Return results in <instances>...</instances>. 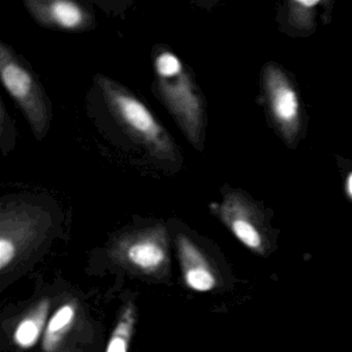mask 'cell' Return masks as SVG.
Masks as SVG:
<instances>
[{
	"label": "cell",
	"instance_id": "cell-7",
	"mask_svg": "<svg viewBox=\"0 0 352 352\" xmlns=\"http://www.w3.org/2000/svg\"><path fill=\"white\" fill-rule=\"evenodd\" d=\"M176 247L186 285L199 292L213 289L217 285V277L203 251L184 234L177 236Z\"/></svg>",
	"mask_w": 352,
	"mask_h": 352
},
{
	"label": "cell",
	"instance_id": "cell-11",
	"mask_svg": "<svg viewBox=\"0 0 352 352\" xmlns=\"http://www.w3.org/2000/svg\"><path fill=\"white\" fill-rule=\"evenodd\" d=\"M137 320V311L133 302H127L121 311L116 327L107 345L106 352H129Z\"/></svg>",
	"mask_w": 352,
	"mask_h": 352
},
{
	"label": "cell",
	"instance_id": "cell-8",
	"mask_svg": "<svg viewBox=\"0 0 352 352\" xmlns=\"http://www.w3.org/2000/svg\"><path fill=\"white\" fill-rule=\"evenodd\" d=\"M213 209L219 212L220 217L224 223L228 226L232 234L240 240L245 246L254 252L263 254L265 244L263 236L252 222L245 216L242 206L236 199H228L222 206L214 205Z\"/></svg>",
	"mask_w": 352,
	"mask_h": 352
},
{
	"label": "cell",
	"instance_id": "cell-10",
	"mask_svg": "<svg viewBox=\"0 0 352 352\" xmlns=\"http://www.w3.org/2000/svg\"><path fill=\"white\" fill-rule=\"evenodd\" d=\"M50 308V300L43 298L18 322L13 333L14 342L18 347L30 349L38 343L46 329Z\"/></svg>",
	"mask_w": 352,
	"mask_h": 352
},
{
	"label": "cell",
	"instance_id": "cell-9",
	"mask_svg": "<svg viewBox=\"0 0 352 352\" xmlns=\"http://www.w3.org/2000/svg\"><path fill=\"white\" fill-rule=\"evenodd\" d=\"M77 317L78 308L75 302H63L59 308H57L47 323L46 329L43 336V351H60L72 329L75 327Z\"/></svg>",
	"mask_w": 352,
	"mask_h": 352
},
{
	"label": "cell",
	"instance_id": "cell-12",
	"mask_svg": "<svg viewBox=\"0 0 352 352\" xmlns=\"http://www.w3.org/2000/svg\"><path fill=\"white\" fill-rule=\"evenodd\" d=\"M274 108L280 119L292 120L298 112V100L294 92L287 87L278 88L274 96Z\"/></svg>",
	"mask_w": 352,
	"mask_h": 352
},
{
	"label": "cell",
	"instance_id": "cell-1",
	"mask_svg": "<svg viewBox=\"0 0 352 352\" xmlns=\"http://www.w3.org/2000/svg\"><path fill=\"white\" fill-rule=\"evenodd\" d=\"M156 91L193 147L201 143L204 107L192 76L170 51L158 52L154 59Z\"/></svg>",
	"mask_w": 352,
	"mask_h": 352
},
{
	"label": "cell",
	"instance_id": "cell-13",
	"mask_svg": "<svg viewBox=\"0 0 352 352\" xmlns=\"http://www.w3.org/2000/svg\"><path fill=\"white\" fill-rule=\"evenodd\" d=\"M298 3H302V5L307 6V7H312V6L317 5L318 1L314 0V1H307V0H300Z\"/></svg>",
	"mask_w": 352,
	"mask_h": 352
},
{
	"label": "cell",
	"instance_id": "cell-6",
	"mask_svg": "<svg viewBox=\"0 0 352 352\" xmlns=\"http://www.w3.org/2000/svg\"><path fill=\"white\" fill-rule=\"evenodd\" d=\"M34 20L44 28L65 32H81L94 23L83 6L67 0H30L24 3Z\"/></svg>",
	"mask_w": 352,
	"mask_h": 352
},
{
	"label": "cell",
	"instance_id": "cell-14",
	"mask_svg": "<svg viewBox=\"0 0 352 352\" xmlns=\"http://www.w3.org/2000/svg\"><path fill=\"white\" fill-rule=\"evenodd\" d=\"M348 189H349L350 195H352V175L349 177V180H348Z\"/></svg>",
	"mask_w": 352,
	"mask_h": 352
},
{
	"label": "cell",
	"instance_id": "cell-3",
	"mask_svg": "<svg viewBox=\"0 0 352 352\" xmlns=\"http://www.w3.org/2000/svg\"><path fill=\"white\" fill-rule=\"evenodd\" d=\"M0 76L3 87L13 98L38 141L50 127L52 108L36 76L9 46L0 44Z\"/></svg>",
	"mask_w": 352,
	"mask_h": 352
},
{
	"label": "cell",
	"instance_id": "cell-5",
	"mask_svg": "<svg viewBox=\"0 0 352 352\" xmlns=\"http://www.w3.org/2000/svg\"><path fill=\"white\" fill-rule=\"evenodd\" d=\"M41 210L10 205L0 214V270L5 272L32 248L45 226Z\"/></svg>",
	"mask_w": 352,
	"mask_h": 352
},
{
	"label": "cell",
	"instance_id": "cell-2",
	"mask_svg": "<svg viewBox=\"0 0 352 352\" xmlns=\"http://www.w3.org/2000/svg\"><path fill=\"white\" fill-rule=\"evenodd\" d=\"M96 83L111 114L131 139L141 144L153 157L170 162L177 160L178 148L174 140L139 98L104 76H98Z\"/></svg>",
	"mask_w": 352,
	"mask_h": 352
},
{
	"label": "cell",
	"instance_id": "cell-4",
	"mask_svg": "<svg viewBox=\"0 0 352 352\" xmlns=\"http://www.w3.org/2000/svg\"><path fill=\"white\" fill-rule=\"evenodd\" d=\"M111 256L135 273L158 276L168 267V234L166 226H153L123 234L113 245Z\"/></svg>",
	"mask_w": 352,
	"mask_h": 352
}]
</instances>
